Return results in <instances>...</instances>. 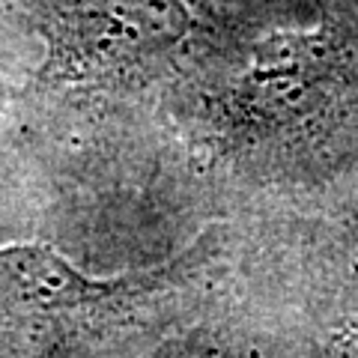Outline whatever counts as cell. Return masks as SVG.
Returning a JSON list of instances; mask_svg holds the SVG:
<instances>
[{"label": "cell", "instance_id": "6da1fadb", "mask_svg": "<svg viewBox=\"0 0 358 358\" xmlns=\"http://www.w3.org/2000/svg\"><path fill=\"white\" fill-rule=\"evenodd\" d=\"M114 284L87 281L81 272L42 245L0 248V308L15 313H48L75 308Z\"/></svg>", "mask_w": 358, "mask_h": 358}]
</instances>
